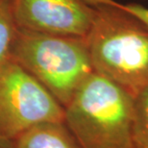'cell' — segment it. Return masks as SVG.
<instances>
[{
	"label": "cell",
	"mask_w": 148,
	"mask_h": 148,
	"mask_svg": "<svg viewBox=\"0 0 148 148\" xmlns=\"http://www.w3.org/2000/svg\"><path fill=\"white\" fill-rule=\"evenodd\" d=\"M18 27L14 14V0H0V66L10 59Z\"/></svg>",
	"instance_id": "8"
},
{
	"label": "cell",
	"mask_w": 148,
	"mask_h": 148,
	"mask_svg": "<svg viewBox=\"0 0 148 148\" xmlns=\"http://www.w3.org/2000/svg\"><path fill=\"white\" fill-rule=\"evenodd\" d=\"M130 148H148V86L135 96Z\"/></svg>",
	"instance_id": "7"
},
{
	"label": "cell",
	"mask_w": 148,
	"mask_h": 148,
	"mask_svg": "<svg viewBox=\"0 0 148 148\" xmlns=\"http://www.w3.org/2000/svg\"><path fill=\"white\" fill-rule=\"evenodd\" d=\"M135 96L92 71L64 107V123L83 148H130Z\"/></svg>",
	"instance_id": "2"
},
{
	"label": "cell",
	"mask_w": 148,
	"mask_h": 148,
	"mask_svg": "<svg viewBox=\"0 0 148 148\" xmlns=\"http://www.w3.org/2000/svg\"><path fill=\"white\" fill-rule=\"evenodd\" d=\"M8 148H83L64 121L35 125L13 140Z\"/></svg>",
	"instance_id": "6"
},
{
	"label": "cell",
	"mask_w": 148,
	"mask_h": 148,
	"mask_svg": "<svg viewBox=\"0 0 148 148\" xmlns=\"http://www.w3.org/2000/svg\"><path fill=\"white\" fill-rule=\"evenodd\" d=\"M121 6L124 10L137 17L148 28V8L138 3H128V4H121Z\"/></svg>",
	"instance_id": "9"
},
{
	"label": "cell",
	"mask_w": 148,
	"mask_h": 148,
	"mask_svg": "<svg viewBox=\"0 0 148 148\" xmlns=\"http://www.w3.org/2000/svg\"><path fill=\"white\" fill-rule=\"evenodd\" d=\"M92 22L86 37L93 71L136 96L148 86V28L115 0H86Z\"/></svg>",
	"instance_id": "1"
},
{
	"label": "cell",
	"mask_w": 148,
	"mask_h": 148,
	"mask_svg": "<svg viewBox=\"0 0 148 148\" xmlns=\"http://www.w3.org/2000/svg\"><path fill=\"white\" fill-rule=\"evenodd\" d=\"M17 27L77 38L88 36L92 8L86 0H14Z\"/></svg>",
	"instance_id": "5"
},
{
	"label": "cell",
	"mask_w": 148,
	"mask_h": 148,
	"mask_svg": "<svg viewBox=\"0 0 148 148\" xmlns=\"http://www.w3.org/2000/svg\"><path fill=\"white\" fill-rule=\"evenodd\" d=\"M64 119V108L33 76L12 59L0 66V148L38 123Z\"/></svg>",
	"instance_id": "4"
},
{
	"label": "cell",
	"mask_w": 148,
	"mask_h": 148,
	"mask_svg": "<svg viewBox=\"0 0 148 148\" xmlns=\"http://www.w3.org/2000/svg\"><path fill=\"white\" fill-rule=\"evenodd\" d=\"M10 59L33 76L64 108L93 71L86 38L18 28Z\"/></svg>",
	"instance_id": "3"
}]
</instances>
